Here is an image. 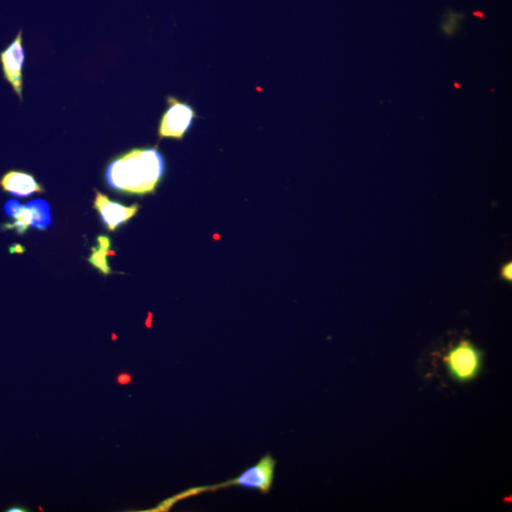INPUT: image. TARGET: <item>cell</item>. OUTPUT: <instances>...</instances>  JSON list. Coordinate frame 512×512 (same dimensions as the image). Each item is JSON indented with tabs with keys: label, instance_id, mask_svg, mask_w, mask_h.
<instances>
[{
	"label": "cell",
	"instance_id": "6da1fadb",
	"mask_svg": "<svg viewBox=\"0 0 512 512\" xmlns=\"http://www.w3.org/2000/svg\"><path fill=\"white\" fill-rule=\"evenodd\" d=\"M164 172V156L156 147L134 148L108 164L105 178L119 192L145 196L156 192Z\"/></svg>",
	"mask_w": 512,
	"mask_h": 512
},
{
	"label": "cell",
	"instance_id": "7a4b0ae2",
	"mask_svg": "<svg viewBox=\"0 0 512 512\" xmlns=\"http://www.w3.org/2000/svg\"><path fill=\"white\" fill-rule=\"evenodd\" d=\"M276 460L270 454L262 457L258 463L252 468L246 469L239 475L218 485L199 486V488L191 489V494L198 495L207 491H215L220 489H227L230 486H240V488L257 489L261 494H269L272 488L273 480H274V469Z\"/></svg>",
	"mask_w": 512,
	"mask_h": 512
},
{
	"label": "cell",
	"instance_id": "3957f363",
	"mask_svg": "<svg viewBox=\"0 0 512 512\" xmlns=\"http://www.w3.org/2000/svg\"><path fill=\"white\" fill-rule=\"evenodd\" d=\"M167 107L159 119V139H183L192 128L195 119L198 118L196 111L187 102L181 101L174 96H167Z\"/></svg>",
	"mask_w": 512,
	"mask_h": 512
},
{
	"label": "cell",
	"instance_id": "277c9868",
	"mask_svg": "<svg viewBox=\"0 0 512 512\" xmlns=\"http://www.w3.org/2000/svg\"><path fill=\"white\" fill-rule=\"evenodd\" d=\"M447 366L452 377L468 381L476 377L481 366L479 351L468 341H462L448 353Z\"/></svg>",
	"mask_w": 512,
	"mask_h": 512
},
{
	"label": "cell",
	"instance_id": "5b68a950",
	"mask_svg": "<svg viewBox=\"0 0 512 512\" xmlns=\"http://www.w3.org/2000/svg\"><path fill=\"white\" fill-rule=\"evenodd\" d=\"M25 53L23 48L22 30L18 31L14 41L0 53L3 77L13 87L14 92L22 102L23 65Z\"/></svg>",
	"mask_w": 512,
	"mask_h": 512
},
{
	"label": "cell",
	"instance_id": "8992f818",
	"mask_svg": "<svg viewBox=\"0 0 512 512\" xmlns=\"http://www.w3.org/2000/svg\"><path fill=\"white\" fill-rule=\"evenodd\" d=\"M94 209L98 210L100 215L110 230H115L122 224L127 223L133 216L136 215L139 209V204L124 206L118 202H113L104 193L96 191L94 201Z\"/></svg>",
	"mask_w": 512,
	"mask_h": 512
},
{
	"label": "cell",
	"instance_id": "52a82bcc",
	"mask_svg": "<svg viewBox=\"0 0 512 512\" xmlns=\"http://www.w3.org/2000/svg\"><path fill=\"white\" fill-rule=\"evenodd\" d=\"M3 192L18 198H27L36 193H44L42 185L31 174L20 170H10L0 178Z\"/></svg>",
	"mask_w": 512,
	"mask_h": 512
},
{
	"label": "cell",
	"instance_id": "ba28073f",
	"mask_svg": "<svg viewBox=\"0 0 512 512\" xmlns=\"http://www.w3.org/2000/svg\"><path fill=\"white\" fill-rule=\"evenodd\" d=\"M97 241L98 246L92 247V255L88 258V262L102 274H110L111 270L108 266L107 257L110 255V238L107 235H100Z\"/></svg>",
	"mask_w": 512,
	"mask_h": 512
},
{
	"label": "cell",
	"instance_id": "9c48e42d",
	"mask_svg": "<svg viewBox=\"0 0 512 512\" xmlns=\"http://www.w3.org/2000/svg\"><path fill=\"white\" fill-rule=\"evenodd\" d=\"M26 207L31 210V226L38 230H46L50 226V208L47 201L43 199H36L26 204Z\"/></svg>",
	"mask_w": 512,
	"mask_h": 512
},
{
	"label": "cell",
	"instance_id": "30bf717a",
	"mask_svg": "<svg viewBox=\"0 0 512 512\" xmlns=\"http://www.w3.org/2000/svg\"><path fill=\"white\" fill-rule=\"evenodd\" d=\"M14 222H13V223H6L3 225V229L14 230L18 235H23V233L27 232L28 227L31 226V210L24 205V208L20 210L18 215L14 216Z\"/></svg>",
	"mask_w": 512,
	"mask_h": 512
},
{
	"label": "cell",
	"instance_id": "8fae6325",
	"mask_svg": "<svg viewBox=\"0 0 512 512\" xmlns=\"http://www.w3.org/2000/svg\"><path fill=\"white\" fill-rule=\"evenodd\" d=\"M23 208H24V205L19 203L18 201H14V199H11L5 204L4 210L6 215L14 218V216L18 215Z\"/></svg>",
	"mask_w": 512,
	"mask_h": 512
},
{
	"label": "cell",
	"instance_id": "7c38bea8",
	"mask_svg": "<svg viewBox=\"0 0 512 512\" xmlns=\"http://www.w3.org/2000/svg\"><path fill=\"white\" fill-rule=\"evenodd\" d=\"M501 274H502V277L506 279V280L511 281V263H508L503 267L502 270H501Z\"/></svg>",
	"mask_w": 512,
	"mask_h": 512
},
{
	"label": "cell",
	"instance_id": "4fadbf2b",
	"mask_svg": "<svg viewBox=\"0 0 512 512\" xmlns=\"http://www.w3.org/2000/svg\"><path fill=\"white\" fill-rule=\"evenodd\" d=\"M6 512H27L30 511V509L23 506H9L8 508L5 509Z\"/></svg>",
	"mask_w": 512,
	"mask_h": 512
}]
</instances>
